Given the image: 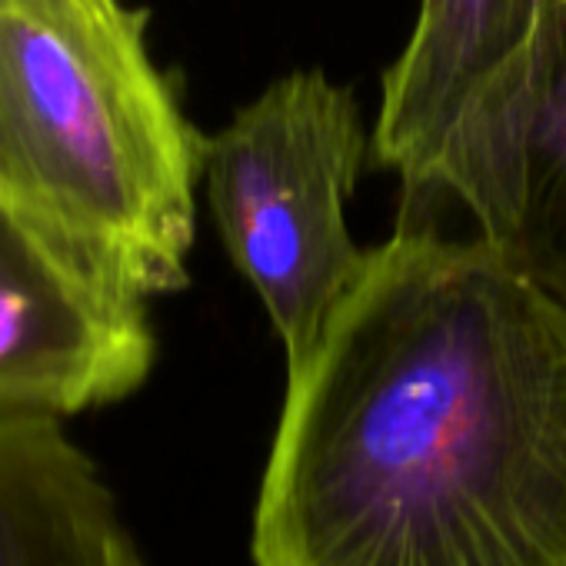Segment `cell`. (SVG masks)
Returning <instances> with one entry per match:
<instances>
[{"mask_svg": "<svg viewBox=\"0 0 566 566\" xmlns=\"http://www.w3.org/2000/svg\"><path fill=\"white\" fill-rule=\"evenodd\" d=\"M253 566H566V304L407 217L287 394Z\"/></svg>", "mask_w": 566, "mask_h": 566, "instance_id": "6da1fadb", "label": "cell"}, {"mask_svg": "<svg viewBox=\"0 0 566 566\" xmlns=\"http://www.w3.org/2000/svg\"><path fill=\"white\" fill-rule=\"evenodd\" d=\"M563 54L566 0H420L370 137L407 213L450 200L480 237L510 243L530 134Z\"/></svg>", "mask_w": 566, "mask_h": 566, "instance_id": "3957f363", "label": "cell"}, {"mask_svg": "<svg viewBox=\"0 0 566 566\" xmlns=\"http://www.w3.org/2000/svg\"><path fill=\"white\" fill-rule=\"evenodd\" d=\"M500 250L566 304V54L530 134L520 223Z\"/></svg>", "mask_w": 566, "mask_h": 566, "instance_id": "52a82bcc", "label": "cell"}, {"mask_svg": "<svg viewBox=\"0 0 566 566\" xmlns=\"http://www.w3.org/2000/svg\"><path fill=\"white\" fill-rule=\"evenodd\" d=\"M0 566H154L57 417L0 413Z\"/></svg>", "mask_w": 566, "mask_h": 566, "instance_id": "8992f818", "label": "cell"}, {"mask_svg": "<svg viewBox=\"0 0 566 566\" xmlns=\"http://www.w3.org/2000/svg\"><path fill=\"white\" fill-rule=\"evenodd\" d=\"M203 137L127 0H0V200L117 287H187Z\"/></svg>", "mask_w": 566, "mask_h": 566, "instance_id": "7a4b0ae2", "label": "cell"}, {"mask_svg": "<svg viewBox=\"0 0 566 566\" xmlns=\"http://www.w3.org/2000/svg\"><path fill=\"white\" fill-rule=\"evenodd\" d=\"M147 301L0 200V413L77 417L154 370Z\"/></svg>", "mask_w": 566, "mask_h": 566, "instance_id": "5b68a950", "label": "cell"}, {"mask_svg": "<svg viewBox=\"0 0 566 566\" xmlns=\"http://www.w3.org/2000/svg\"><path fill=\"white\" fill-rule=\"evenodd\" d=\"M370 137L357 97L324 71H294L203 137L200 184L220 240L260 297L287 364L324 334L370 250L347 223Z\"/></svg>", "mask_w": 566, "mask_h": 566, "instance_id": "277c9868", "label": "cell"}]
</instances>
